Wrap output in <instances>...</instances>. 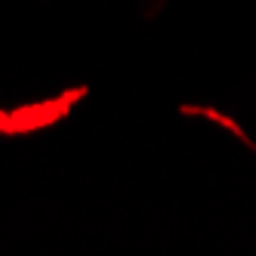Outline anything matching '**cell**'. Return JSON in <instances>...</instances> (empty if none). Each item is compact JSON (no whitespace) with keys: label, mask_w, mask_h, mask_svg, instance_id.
Returning a JSON list of instances; mask_svg holds the SVG:
<instances>
[{"label":"cell","mask_w":256,"mask_h":256,"mask_svg":"<svg viewBox=\"0 0 256 256\" xmlns=\"http://www.w3.org/2000/svg\"><path fill=\"white\" fill-rule=\"evenodd\" d=\"M90 96H93V86L90 84H71V86H62L52 96L4 108L0 139H28V136H38L46 130H56V126H62L65 120L74 118V112Z\"/></svg>","instance_id":"obj_1"},{"label":"cell","mask_w":256,"mask_h":256,"mask_svg":"<svg viewBox=\"0 0 256 256\" xmlns=\"http://www.w3.org/2000/svg\"><path fill=\"white\" fill-rule=\"evenodd\" d=\"M176 114L186 118V120H200V124H210L213 130L226 133L232 142H238L244 152L256 154V136L247 130V126L238 120L232 112H226V108L219 105H207V102H179L176 105Z\"/></svg>","instance_id":"obj_2"},{"label":"cell","mask_w":256,"mask_h":256,"mask_svg":"<svg viewBox=\"0 0 256 256\" xmlns=\"http://www.w3.org/2000/svg\"><path fill=\"white\" fill-rule=\"evenodd\" d=\"M0 120H4V105H0Z\"/></svg>","instance_id":"obj_3"}]
</instances>
